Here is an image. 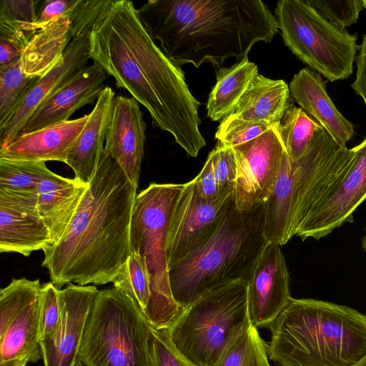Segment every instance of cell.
<instances>
[{"mask_svg":"<svg viewBox=\"0 0 366 366\" xmlns=\"http://www.w3.org/2000/svg\"><path fill=\"white\" fill-rule=\"evenodd\" d=\"M89 57L148 110L154 127L197 157L206 144L199 128V102L181 67L146 31L132 1L114 0L102 14L89 34Z\"/></svg>","mask_w":366,"mask_h":366,"instance_id":"1","label":"cell"},{"mask_svg":"<svg viewBox=\"0 0 366 366\" xmlns=\"http://www.w3.org/2000/svg\"><path fill=\"white\" fill-rule=\"evenodd\" d=\"M137 188L104 151L61 238L44 249L42 266L56 288L112 282L132 253L130 228Z\"/></svg>","mask_w":366,"mask_h":366,"instance_id":"2","label":"cell"},{"mask_svg":"<svg viewBox=\"0 0 366 366\" xmlns=\"http://www.w3.org/2000/svg\"><path fill=\"white\" fill-rule=\"evenodd\" d=\"M137 13L151 38L179 67L242 60L254 44L271 42L279 30L275 16L259 0H149Z\"/></svg>","mask_w":366,"mask_h":366,"instance_id":"3","label":"cell"},{"mask_svg":"<svg viewBox=\"0 0 366 366\" xmlns=\"http://www.w3.org/2000/svg\"><path fill=\"white\" fill-rule=\"evenodd\" d=\"M269 328L276 366H352L366 355V316L345 305L292 297Z\"/></svg>","mask_w":366,"mask_h":366,"instance_id":"4","label":"cell"},{"mask_svg":"<svg viewBox=\"0 0 366 366\" xmlns=\"http://www.w3.org/2000/svg\"><path fill=\"white\" fill-rule=\"evenodd\" d=\"M264 204L239 210L234 192L211 237L169 269L172 294L183 309L209 291L237 280L248 281L268 241Z\"/></svg>","mask_w":366,"mask_h":366,"instance_id":"5","label":"cell"},{"mask_svg":"<svg viewBox=\"0 0 366 366\" xmlns=\"http://www.w3.org/2000/svg\"><path fill=\"white\" fill-rule=\"evenodd\" d=\"M354 154V147H340L324 128L297 162L285 152L277 181L264 202L269 242L283 245L296 235L310 209L338 181Z\"/></svg>","mask_w":366,"mask_h":366,"instance_id":"6","label":"cell"},{"mask_svg":"<svg viewBox=\"0 0 366 366\" xmlns=\"http://www.w3.org/2000/svg\"><path fill=\"white\" fill-rule=\"evenodd\" d=\"M184 184L152 183L137 194L133 207L132 252L141 256L151 282L145 317L156 329H168L184 309L174 300L169 279L167 245L169 229Z\"/></svg>","mask_w":366,"mask_h":366,"instance_id":"7","label":"cell"},{"mask_svg":"<svg viewBox=\"0 0 366 366\" xmlns=\"http://www.w3.org/2000/svg\"><path fill=\"white\" fill-rule=\"evenodd\" d=\"M250 325L247 281L219 286L184 308L168 328L177 351L194 366H215Z\"/></svg>","mask_w":366,"mask_h":366,"instance_id":"8","label":"cell"},{"mask_svg":"<svg viewBox=\"0 0 366 366\" xmlns=\"http://www.w3.org/2000/svg\"><path fill=\"white\" fill-rule=\"evenodd\" d=\"M151 328L131 297L114 286L99 290L78 359L85 366H153Z\"/></svg>","mask_w":366,"mask_h":366,"instance_id":"9","label":"cell"},{"mask_svg":"<svg viewBox=\"0 0 366 366\" xmlns=\"http://www.w3.org/2000/svg\"><path fill=\"white\" fill-rule=\"evenodd\" d=\"M274 14L285 45L300 60L331 82L351 76L356 34L333 26L307 1H279Z\"/></svg>","mask_w":366,"mask_h":366,"instance_id":"10","label":"cell"},{"mask_svg":"<svg viewBox=\"0 0 366 366\" xmlns=\"http://www.w3.org/2000/svg\"><path fill=\"white\" fill-rule=\"evenodd\" d=\"M39 279H13L0 291V366H26L42 359Z\"/></svg>","mask_w":366,"mask_h":366,"instance_id":"11","label":"cell"},{"mask_svg":"<svg viewBox=\"0 0 366 366\" xmlns=\"http://www.w3.org/2000/svg\"><path fill=\"white\" fill-rule=\"evenodd\" d=\"M279 124L254 139L232 147L237 164L234 201L240 211L264 202L277 181L285 152Z\"/></svg>","mask_w":366,"mask_h":366,"instance_id":"12","label":"cell"},{"mask_svg":"<svg viewBox=\"0 0 366 366\" xmlns=\"http://www.w3.org/2000/svg\"><path fill=\"white\" fill-rule=\"evenodd\" d=\"M355 154L338 181L310 209L296 236L320 239L345 222L366 199V137L354 147Z\"/></svg>","mask_w":366,"mask_h":366,"instance_id":"13","label":"cell"},{"mask_svg":"<svg viewBox=\"0 0 366 366\" xmlns=\"http://www.w3.org/2000/svg\"><path fill=\"white\" fill-rule=\"evenodd\" d=\"M234 192V190L213 202H206L197 194L193 180L184 184L169 229V269L211 237L225 214Z\"/></svg>","mask_w":366,"mask_h":366,"instance_id":"14","label":"cell"},{"mask_svg":"<svg viewBox=\"0 0 366 366\" xmlns=\"http://www.w3.org/2000/svg\"><path fill=\"white\" fill-rule=\"evenodd\" d=\"M99 290L69 283L59 290L61 317L55 332L40 341L44 366H74L86 324Z\"/></svg>","mask_w":366,"mask_h":366,"instance_id":"15","label":"cell"},{"mask_svg":"<svg viewBox=\"0 0 366 366\" xmlns=\"http://www.w3.org/2000/svg\"><path fill=\"white\" fill-rule=\"evenodd\" d=\"M291 298L289 272L280 245L268 242L247 281L252 325L269 327Z\"/></svg>","mask_w":366,"mask_h":366,"instance_id":"16","label":"cell"},{"mask_svg":"<svg viewBox=\"0 0 366 366\" xmlns=\"http://www.w3.org/2000/svg\"><path fill=\"white\" fill-rule=\"evenodd\" d=\"M51 244L50 231L38 209L37 193L0 189V252L29 257Z\"/></svg>","mask_w":366,"mask_h":366,"instance_id":"17","label":"cell"},{"mask_svg":"<svg viewBox=\"0 0 366 366\" xmlns=\"http://www.w3.org/2000/svg\"><path fill=\"white\" fill-rule=\"evenodd\" d=\"M90 32L74 38L60 60L39 76L6 124L0 129V149L21 132L35 110L74 74L86 66Z\"/></svg>","mask_w":366,"mask_h":366,"instance_id":"18","label":"cell"},{"mask_svg":"<svg viewBox=\"0 0 366 366\" xmlns=\"http://www.w3.org/2000/svg\"><path fill=\"white\" fill-rule=\"evenodd\" d=\"M146 124L138 102L116 96L108 124L104 151L138 189L144 154Z\"/></svg>","mask_w":366,"mask_h":366,"instance_id":"19","label":"cell"},{"mask_svg":"<svg viewBox=\"0 0 366 366\" xmlns=\"http://www.w3.org/2000/svg\"><path fill=\"white\" fill-rule=\"evenodd\" d=\"M107 76L106 71L97 62L79 70L35 110L20 134L69 120L76 110L97 100L105 88Z\"/></svg>","mask_w":366,"mask_h":366,"instance_id":"20","label":"cell"},{"mask_svg":"<svg viewBox=\"0 0 366 366\" xmlns=\"http://www.w3.org/2000/svg\"><path fill=\"white\" fill-rule=\"evenodd\" d=\"M88 118L89 114H85L32 132L19 134L8 145L0 149V158L65 163L69 151L84 128Z\"/></svg>","mask_w":366,"mask_h":366,"instance_id":"21","label":"cell"},{"mask_svg":"<svg viewBox=\"0 0 366 366\" xmlns=\"http://www.w3.org/2000/svg\"><path fill=\"white\" fill-rule=\"evenodd\" d=\"M289 88L291 97L300 107L312 117L340 147H346L355 133L354 124L335 106L321 75L304 68L293 76Z\"/></svg>","mask_w":366,"mask_h":366,"instance_id":"22","label":"cell"},{"mask_svg":"<svg viewBox=\"0 0 366 366\" xmlns=\"http://www.w3.org/2000/svg\"><path fill=\"white\" fill-rule=\"evenodd\" d=\"M114 92L105 86L89 114L87 122L68 152L65 164L74 173V179L89 185L94 176L104 151L110 120Z\"/></svg>","mask_w":366,"mask_h":366,"instance_id":"23","label":"cell"},{"mask_svg":"<svg viewBox=\"0 0 366 366\" xmlns=\"http://www.w3.org/2000/svg\"><path fill=\"white\" fill-rule=\"evenodd\" d=\"M88 187L74 178H66L53 172L39 184L38 209L50 231V245L64 234Z\"/></svg>","mask_w":366,"mask_h":366,"instance_id":"24","label":"cell"},{"mask_svg":"<svg viewBox=\"0 0 366 366\" xmlns=\"http://www.w3.org/2000/svg\"><path fill=\"white\" fill-rule=\"evenodd\" d=\"M292 104L289 85L284 80L258 74L226 118L277 124Z\"/></svg>","mask_w":366,"mask_h":366,"instance_id":"25","label":"cell"},{"mask_svg":"<svg viewBox=\"0 0 366 366\" xmlns=\"http://www.w3.org/2000/svg\"><path fill=\"white\" fill-rule=\"evenodd\" d=\"M73 39L71 23L67 14L37 31L22 51L20 61L24 72L41 76L57 63Z\"/></svg>","mask_w":366,"mask_h":366,"instance_id":"26","label":"cell"},{"mask_svg":"<svg viewBox=\"0 0 366 366\" xmlns=\"http://www.w3.org/2000/svg\"><path fill=\"white\" fill-rule=\"evenodd\" d=\"M258 74L257 65L247 57L229 68L219 69L207 103V116L215 122L228 117Z\"/></svg>","mask_w":366,"mask_h":366,"instance_id":"27","label":"cell"},{"mask_svg":"<svg viewBox=\"0 0 366 366\" xmlns=\"http://www.w3.org/2000/svg\"><path fill=\"white\" fill-rule=\"evenodd\" d=\"M322 128L301 107L292 104L286 109L278 131L292 162H297L307 152Z\"/></svg>","mask_w":366,"mask_h":366,"instance_id":"28","label":"cell"},{"mask_svg":"<svg viewBox=\"0 0 366 366\" xmlns=\"http://www.w3.org/2000/svg\"><path fill=\"white\" fill-rule=\"evenodd\" d=\"M41 0H0V37L24 48L37 31Z\"/></svg>","mask_w":366,"mask_h":366,"instance_id":"29","label":"cell"},{"mask_svg":"<svg viewBox=\"0 0 366 366\" xmlns=\"http://www.w3.org/2000/svg\"><path fill=\"white\" fill-rule=\"evenodd\" d=\"M51 172L44 162L0 158V189L36 194L39 184Z\"/></svg>","mask_w":366,"mask_h":366,"instance_id":"30","label":"cell"},{"mask_svg":"<svg viewBox=\"0 0 366 366\" xmlns=\"http://www.w3.org/2000/svg\"><path fill=\"white\" fill-rule=\"evenodd\" d=\"M38 79L24 72L20 59L0 67V129Z\"/></svg>","mask_w":366,"mask_h":366,"instance_id":"31","label":"cell"},{"mask_svg":"<svg viewBox=\"0 0 366 366\" xmlns=\"http://www.w3.org/2000/svg\"><path fill=\"white\" fill-rule=\"evenodd\" d=\"M112 283L114 287L131 297L145 314L151 299V282L139 254L131 253Z\"/></svg>","mask_w":366,"mask_h":366,"instance_id":"32","label":"cell"},{"mask_svg":"<svg viewBox=\"0 0 366 366\" xmlns=\"http://www.w3.org/2000/svg\"><path fill=\"white\" fill-rule=\"evenodd\" d=\"M267 345L250 325L226 350L215 366H271Z\"/></svg>","mask_w":366,"mask_h":366,"instance_id":"33","label":"cell"},{"mask_svg":"<svg viewBox=\"0 0 366 366\" xmlns=\"http://www.w3.org/2000/svg\"><path fill=\"white\" fill-rule=\"evenodd\" d=\"M273 125L224 118L217 129L215 138L219 144L232 148L254 139Z\"/></svg>","mask_w":366,"mask_h":366,"instance_id":"34","label":"cell"},{"mask_svg":"<svg viewBox=\"0 0 366 366\" xmlns=\"http://www.w3.org/2000/svg\"><path fill=\"white\" fill-rule=\"evenodd\" d=\"M325 19L341 30L357 22L362 0H307Z\"/></svg>","mask_w":366,"mask_h":366,"instance_id":"35","label":"cell"},{"mask_svg":"<svg viewBox=\"0 0 366 366\" xmlns=\"http://www.w3.org/2000/svg\"><path fill=\"white\" fill-rule=\"evenodd\" d=\"M59 289L51 282L42 285L39 307L40 341L56 331L61 317Z\"/></svg>","mask_w":366,"mask_h":366,"instance_id":"36","label":"cell"},{"mask_svg":"<svg viewBox=\"0 0 366 366\" xmlns=\"http://www.w3.org/2000/svg\"><path fill=\"white\" fill-rule=\"evenodd\" d=\"M151 352L153 366H194L177 351L167 329L152 326Z\"/></svg>","mask_w":366,"mask_h":366,"instance_id":"37","label":"cell"},{"mask_svg":"<svg viewBox=\"0 0 366 366\" xmlns=\"http://www.w3.org/2000/svg\"><path fill=\"white\" fill-rule=\"evenodd\" d=\"M209 154L213 159L214 172L220 193L234 190L237 164L233 149L217 143Z\"/></svg>","mask_w":366,"mask_h":366,"instance_id":"38","label":"cell"},{"mask_svg":"<svg viewBox=\"0 0 366 366\" xmlns=\"http://www.w3.org/2000/svg\"><path fill=\"white\" fill-rule=\"evenodd\" d=\"M192 180L197 194L206 202H213L227 193L221 194L219 192L210 154L199 174Z\"/></svg>","mask_w":366,"mask_h":366,"instance_id":"39","label":"cell"},{"mask_svg":"<svg viewBox=\"0 0 366 366\" xmlns=\"http://www.w3.org/2000/svg\"><path fill=\"white\" fill-rule=\"evenodd\" d=\"M76 0H41L35 26L39 31L51 21L68 13Z\"/></svg>","mask_w":366,"mask_h":366,"instance_id":"40","label":"cell"},{"mask_svg":"<svg viewBox=\"0 0 366 366\" xmlns=\"http://www.w3.org/2000/svg\"><path fill=\"white\" fill-rule=\"evenodd\" d=\"M358 51L356 56V78L351 86L356 94L362 98L366 107V34L362 36Z\"/></svg>","mask_w":366,"mask_h":366,"instance_id":"41","label":"cell"},{"mask_svg":"<svg viewBox=\"0 0 366 366\" xmlns=\"http://www.w3.org/2000/svg\"><path fill=\"white\" fill-rule=\"evenodd\" d=\"M23 50L12 42L0 39V67L20 59Z\"/></svg>","mask_w":366,"mask_h":366,"instance_id":"42","label":"cell"},{"mask_svg":"<svg viewBox=\"0 0 366 366\" xmlns=\"http://www.w3.org/2000/svg\"><path fill=\"white\" fill-rule=\"evenodd\" d=\"M352 366H366V355Z\"/></svg>","mask_w":366,"mask_h":366,"instance_id":"43","label":"cell"},{"mask_svg":"<svg viewBox=\"0 0 366 366\" xmlns=\"http://www.w3.org/2000/svg\"><path fill=\"white\" fill-rule=\"evenodd\" d=\"M362 248L366 252V226L365 228V234L362 238Z\"/></svg>","mask_w":366,"mask_h":366,"instance_id":"44","label":"cell"},{"mask_svg":"<svg viewBox=\"0 0 366 366\" xmlns=\"http://www.w3.org/2000/svg\"><path fill=\"white\" fill-rule=\"evenodd\" d=\"M74 366H85L84 364L78 359V361Z\"/></svg>","mask_w":366,"mask_h":366,"instance_id":"45","label":"cell"},{"mask_svg":"<svg viewBox=\"0 0 366 366\" xmlns=\"http://www.w3.org/2000/svg\"><path fill=\"white\" fill-rule=\"evenodd\" d=\"M362 4L363 8L365 9V11H366V0H362Z\"/></svg>","mask_w":366,"mask_h":366,"instance_id":"46","label":"cell"}]
</instances>
